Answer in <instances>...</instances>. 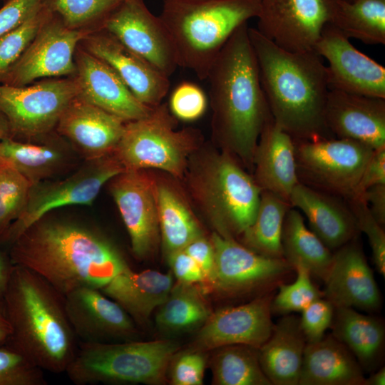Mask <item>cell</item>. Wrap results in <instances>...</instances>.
Listing matches in <instances>:
<instances>
[{"label":"cell","mask_w":385,"mask_h":385,"mask_svg":"<svg viewBox=\"0 0 385 385\" xmlns=\"http://www.w3.org/2000/svg\"><path fill=\"white\" fill-rule=\"evenodd\" d=\"M157 309L156 326L167 334L200 328L212 313L195 284L178 282Z\"/></svg>","instance_id":"cell-36"},{"label":"cell","mask_w":385,"mask_h":385,"mask_svg":"<svg viewBox=\"0 0 385 385\" xmlns=\"http://www.w3.org/2000/svg\"><path fill=\"white\" fill-rule=\"evenodd\" d=\"M11 245V263L37 274L62 296L80 287L101 289L130 268L117 247L96 228L48 215Z\"/></svg>","instance_id":"cell-1"},{"label":"cell","mask_w":385,"mask_h":385,"mask_svg":"<svg viewBox=\"0 0 385 385\" xmlns=\"http://www.w3.org/2000/svg\"><path fill=\"white\" fill-rule=\"evenodd\" d=\"M168 108L175 118L184 121L195 120L205 113L207 98L197 85L183 82L172 92Z\"/></svg>","instance_id":"cell-44"},{"label":"cell","mask_w":385,"mask_h":385,"mask_svg":"<svg viewBox=\"0 0 385 385\" xmlns=\"http://www.w3.org/2000/svg\"><path fill=\"white\" fill-rule=\"evenodd\" d=\"M376 221L385 224V184H379L368 188L362 197Z\"/></svg>","instance_id":"cell-51"},{"label":"cell","mask_w":385,"mask_h":385,"mask_svg":"<svg viewBox=\"0 0 385 385\" xmlns=\"http://www.w3.org/2000/svg\"><path fill=\"white\" fill-rule=\"evenodd\" d=\"M292 207L279 195L262 190L252 223L240 235L242 245L272 258H284L282 232L285 215Z\"/></svg>","instance_id":"cell-34"},{"label":"cell","mask_w":385,"mask_h":385,"mask_svg":"<svg viewBox=\"0 0 385 385\" xmlns=\"http://www.w3.org/2000/svg\"><path fill=\"white\" fill-rule=\"evenodd\" d=\"M355 217L359 232L367 236L372 259L378 272L385 276V232L372 215L366 202L362 198L346 200Z\"/></svg>","instance_id":"cell-43"},{"label":"cell","mask_w":385,"mask_h":385,"mask_svg":"<svg viewBox=\"0 0 385 385\" xmlns=\"http://www.w3.org/2000/svg\"><path fill=\"white\" fill-rule=\"evenodd\" d=\"M94 30L70 29L53 13L1 83L24 86L42 78L74 76L76 51Z\"/></svg>","instance_id":"cell-12"},{"label":"cell","mask_w":385,"mask_h":385,"mask_svg":"<svg viewBox=\"0 0 385 385\" xmlns=\"http://www.w3.org/2000/svg\"><path fill=\"white\" fill-rule=\"evenodd\" d=\"M330 0H261L256 29L292 52L314 50L330 21Z\"/></svg>","instance_id":"cell-15"},{"label":"cell","mask_w":385,"mask_h":385,"mask_svg":"<svg viewBox=\"0 0 385 385\" xmlns=\"http://www.w3.org/2000/svg\"><path fill=\"white\" fill-rule=\"evenodd\" d=\"M11 334L4 345L44 371L65 372L78 349L64 299L34 272L11 263L3 294Z\"/></svg>","instance_id":"cell-4"},{"label":"cell","mask_w":385,"mask_h":385,"mask_svg":"<svg viewBox=\"0 0 385 385\" xmlns=\"http://www.w3.org/2000/svg\"><path fill=\"white\" fill-rule=\"evenodd\" d=\"M284 258L294 268L302 265L312 277L324 281L330 268L333 252L310 230L296 208L287 211L282 227Z\"/></svg>","instance_id":"cell-32"},{"label":"cell","mask_w":385,"mask_h":385,"mask_svg":"<svg viewBox=\"0 0 385 385\" xmlns=\"http://www.w3.org/2000/svg\"><path fill=\"white\" fill-rule=\"evenodd\" d=\"M11 334V327L6 317L3 299L0 300V345H4Z\"/></svg>","instance_id":"cell-52"},{"label":"cell","mask_w":385,"mask_h":385,"mask_svg":"<svg viewBox=\"0 0 385 385\" xmlns=\"http://www.w3.org/2000/svg\"><path fill=\"white\" fill-rule=\"evenodd\" d=\"M294 142L299 182L345 200L353 197L374 150L346 138L294 139Z\"/></svg>","instance_id":"cell-9"},{"label":"cell","mask_w":385,"mask_h":385,"mask_svg":"<svg viewBox=\"0 0 385 385\" xmlns=\"http://www.w3.org/2000/svg\"><path fill=\"white\" fill-rule=\"evenodd\" d=\"M156 198L160 235L167 256L203 235L197 221L173 188L156 183Z\"/></svg>","instance_id":"cell-35"},{"label":"cell","mask_w":385,"mask_h":385,"mask_svg":"<svg viewBox=\"0 0 385 385\" xmlns=\"http://www.w3.org/2000/svg\"><path fill=\"white\" fill-rule=\"evenodd\" d=\"M248 32L274 123L294 139L334 138L324 118L329 88L323 58L314 50H284L255 28Z\"/></svg>","instance_id":"cell-3"},{"label":"cell","mask_w":385,"mask_h":385,"mask_svg":"<svg viewBox=\"0 0 385 385\" xmlns=\"http://www.w3.org/2000/svg\"><path fill=\"white\" fill-rule=\"evenodd\" d=\"M175 118L167 104L160 103L147 116L125 122L114 152L125 170L153 168L176 177L183 175L200 135L194 129L176 130Z\"/></svg>","instance_id":"cell-8"},{"label":"cell","mask_w":385,"mask_h":385,"mask_svg":"<svg viewBox=\"0 0 385 385\" xmlns=\"http://www.w3.org/2000/svg\"><path fill=\"white\" fill-rule=\"evenodd\" d=\"M379 184H385V148L374 150L351 198L361 197L368 188Z\"/></svg>","instance_id":"cell-49"},{"label":"cell","mask_w":385,"mask_h":385,"mask_svg":"<svg viewBox=\"0 0 385 385\" xmlns=\"http://www.w3.org/2000/svg\"><path fill=\"white\" fill-rule=\"evenodd\" d=\"M261 0H164L159 16L178 66L205 80L221 49L242 24L257 18Z\"/></svg>","instance_id":"cell-5"},{"label":"cell","mask_w":385,"mask_h":385,"mask_svg":"<svg viewBox=\"0 0 385 385\" xmlns=\"http://www.w3.org/2000/svg\"><path fill=\"white\" fill-rule=\"evenodd\" d=\"M361 366L332 334L307 343L298 385H365Z\"/></svg>","instance_id":"cell-28"},{"label":"cell","mask_w":385,"mask_h":385,"mask_svg":"<svg viewBox=\"0 0 385 385\" xmlns=\"http://www.w3.org/2000/svg\"><path fill=\"white\" fill-rule=\"evenodd\" d=\"M173 286L171 273L131 268L113 277L101 291L118 304L137 323L146 322L165 300Z\"/></svg>","instance_id":"cell-29"},{"label":"cell","mask_w":385,"mask_h":385,"mask_svg":"<svg viewBox=\"0 0 385 385\" xmlns=\"http://www.w3.org/2000/svg\"><path fill=\"white\" fill-rule=\"evenodd\" d=\"M68 322L80 342L111 343L112 339H131L135 322L101 289L80 287L63 296Z\"/></svg>","instance_id":"cell-20"},{"label":"cell","mask_w":385,"mask_h":385,"mask_svg":"<svg viewBox=\"0 0 385 385\" xmlns=\"http://www.w3.org/2000/svg\"><path fill=\"white\" fill-rule=\"evenodd\" d=\"M334 312L333 304L323 297L316 299L301 312L300 326L307 343L316 342L323 338L331 327Z\"/></svg>","instance_id":"cell-46"},{"label":"cell","mask_w":385,"mask_h":385,"mask_svg":"<svg viewBox=\"0 0 385 385\" xmlns=\"http://www.w3.org/2000/svg\"><path fill=\"white\" fill-rule=\"evenodd\" d=\"M314 50L327 61L329 90L385 98V68L354 47L327 23Z\"/></svg>","instance_id":"cell-16"},{"label":"cell","mask_w":385,"mask_h":385,"mask_svg":"<svg viewBox=\"0 0 385 385\" xmlns=\"http://www.w3.org/2000/svg\"><path fill=\"white\" fill-rule=\"evenodd\" d=\"M295 280L290 284L281 283L278 285V292L271 302L272 314L285 315L296 312H302L312 302L323 297L320 291L312 282V275L307 268L296 266Z\"/></svg>","instance_id":"cell-41"},{"label":"cell","mask_w":385,"mask_h":385,"mask_svg":"<svg viewBox=\"0 0 385 385\" xmlns=\"http://www.w3.org/2000/svg\"><path fill=\"white\" fill-rule=\"evenodd\" d=\"M323 282V298L334 307H351L368 313L377 312L381 307V293L359 236L335 250Z\"/></svg>","instance_id":"cell-19"},{"label":"cell","mask_w":385,"mask_h":385,"mask_svg":"<svg viewBox=\"0 0 385 385\" xmlns=\"http://www.w3.org/2000/svg\"><path fill=\"white\" fill-rule=\"evenodd\" d=\"M289 202L307 217L310 230L331 250H336L359 236L355 217L347 201L299 183Z\"/></svg>","instance_id":"cell-25"},{"label":"cell","mask_w":385,"mask_h":385,"mask_svg":"<svg viewBox=\"0 0 385 385\" xmlns=\"http://www.w3.org/2000/svg\"><path fill=\"white\" fill-rule=\"evenodd\" d=\"M385 384V367L381 366L377 370L371 373L368 378H365V385H384Z\"/></svg>","instance_id":"cell-53"},{"label":"cell","mask_w":385,"mask_h":385,"mask_svg":"<svg viewBox=\"0 0 385 385\" xmlns=\"http://www.w3.org/2000/svg\"><path fill=\"white\" fill-rule=\"evenodd\" d=\"M178 350L177 342L163 339L79 342L65 373L77 385L160 384L165 382L170 361Z\"/></svg>","instance_id":"cell-6"},{"label":"cell","mask_w":385,"mask_h":385,"mask_svg":"<svg viewBox=\"0 0 385 385\" xmlns=\"http://www.w3.org/2000/svg\"><path fill=\"white\" fill-rule=\"evenodd\" d=\"M248 29L246 22L235 31L206 79L215 138L224 151L253 168L260 135L272 117L260 83Z\"/></svg>","instance_id":"cell-2"},{"label":"cell","mask_w":385,"mask_h":385,"mask_svg":"<svg viewBox=\"0 0 385 385\" xmlns=\"http://www.w3.org/2000/svg\"><path fill=\"white\" fill-rule=\"evenodd\" d=\"M205 351L189 349L176 352L168 368L170 381L174 385H200L206 366Z\"/></svg>","instance_id":"cell-45"},{"label":"cell","mask_w":385,"mask_h":385,"mask_svg":"<svg viewBox=\"0 0 385 385\" xmlns=\"http://www.w3.org/2000/svg\"><path fill=\"white\" fill-rule=\"evenodd\" d=\"M183 250L197 264L205 282L210 284L215 267V251L211 240L201 235L187 245Z\"/></svg>","instance_id":"cell-50"},{"label":"cell","mask_w":385,"mask_h":385,"mask_svg":"<svg viewBox=\"0 0 385 385\" xmlns=\"http://www.w3.org/2000/svg\"><path fill=\"white\" fill-rule=\"evenodd\" d=\"M78 94L74 77L24 86L0 83V112L9 123L11 138L29 141L54 130L64 110Z\"/></svg>","instance_id":"cell-11"},{"label":"cell","mask_w":385,"mask_h":385,"mask_svg":"<svg viewBox=\"0 0 385 385\" xmlns=\"http://www.w3.org/2000/svg\"><path fill=\"white\" fill-rule=\"evenodd\" d=\"M80 46L109 66L144 105L154 108L168 93L170 78L158 71L115 37L101 29L90 33Z\"/></svg>","instance_id":"cell-21"},{"label":"cell","mask_w":385,"mask_h":385,"mask_svg":"<svg viewBox=\"0 0 385 385\" xmlns=\"http://www.w3.org/2000/svg\"><path fill=\"white\" fill-rule=\"evenodd\" d=\"M101 29L168 78L178 66L166 27L160 16L149 10L144 0H123Z\"/></svg>","instance_id":"cell-13"},{"label":"cell","mask_w":385,"mask_h":385,"mask_svg":"<svg viewBox=\"0 0 385 385\" xmlns=\"http://www.w3.org/2000/svg\"><path fill=\"white\" fill-rule=\"evenodd\" d=\"M125 124L78 96L64 110L56 129L86 160H93L114 153Z\"/></svg>","instance_id":"cell-24"},{"label":"cell","mask_w":385,"mask_h":385,"mask_svg":"<svg viewBox=\"0 0 385 385\" xmlns=\"http://www.w3.org/2000/svg\"><path fill=\"white\" fill-rule=\"evenodd\" d=\"M332 334L355 356L364 372L382 366L385 327L382 319L363 314L351 307H334Z\"/></svg>","instance_id":"cell-30"},{"label":"cell","mask_w":385,"mask_h":385,"mask_svg":"<svg viewBox=\"0 0 385 385\" xmlns=\"http://www.w3.org/2000/svg\"><path fill=\"white\" fill-rule=\"evenodd\" d=\"M330 21L348 38L385 44V0H330Z\"/></svg>","instance_id":"cell-33"},{"label":"cell","mask_w":385,"mask_h":385,"mask_svg":"<svg viewBox=\"0 0 385 385\" xmlns=\"http://www.w3.org/2000/svg\"><path fill=\"white\" fill-rule=\"evenodd\" d=\"M9 137L11 138L9 123L3 114L0 112V142Z\"/></svg>","instance_id":"cell-55"},{"label":"cell","mask_w":385,"mask_h":385,"mask_svg":"<svg viewBox=\"0 0 385 385\" xmlns=\"http://www.w3.org/2000/svg\"><path fill=\"white\" fill-rule=\"evenodd\" d=\"M109 189L128 232L132 252L144 259L160 237L156 183L144 170H124L112 178Z\"/></svg>","instance_id":"cell-17"},{"label":"cell","mask_w":385,"mask_h":385,"mask_svg":"<svg viewBox=\"0 0 385 385\" xmlns=\"http://www.w3.org/2000/svg\"><path fill=\"white\" fill-rule=\"evenodd\" d=\"M273 297V292H269L248 303L212 312L200 328L190 349L206 351L232 344L259 349L270 337L273 329L271 317Z\"/></svg>","instance_id":"cell-18"},{"label":"cell","mask_w":385,"mask_h":385,"mask_svg":"<svg viewBox=\"0 0 385 385\" xmlns=\"http://www.w3.org/2000/svg\"><path fill=\"white\" fill-rule=\"evenodd\" d=\"M74 78L78 96L125 122L147 116L153 108L140 102L115 72L80 44L75 53Z\"/></svg>","instance_id":"cell-22"},{"label":"cell","mask_w":385,"mask_h":385,"mask_svg":"<svg viewBox=\"0 0 385 385\" xmlns=\"http://www.w3.org/2000/svg\"><path fill=\"white\" fill-rule=\"evenodd\" d=\"M293 138L273 118L265 125L255 151L254 180L262 190L273 192L289 202L299 183L297 174Z\"/></svg>","instance_id":"cell-26"},{"label":"cell","mask_w":385,"mask_h":385,"mask_svg":"<svg viewBox=\"0 0 385 385\" xmlns=\"http://www.w3.org/2000/svg\"><path fill=\"white\" fill-rule=\"evenodd\" d=\"M167 257L178 282L197 284L205 282L204 274L197 264L183 250L174 252Z\"/></svg>","instance_id":"cell-48"},{"label":"cell","mask_w":385,"mask_h":385,"mask_svg":"<svg viewBox=\"0 0 385 385\" xmlns=\"http://www.w3.org/2000/svg\"><path fill=\"white\" fill-rule=\"evenodd\" d=\"M193 186L220 235L234 238L254 221L262 190L230 153L212 155Z\"/></svg>","instance_id":"cell-7"},{"label":"cell","mask_w":385,"mask_h":385,"mask_svg":"<svg viewBox=\"0 0 385 385\" xmlns=\"http://www.w3.org/2000/svg\"><path fill=\"white\" fill-rule=\"evenodd\" d=\"M31 186L17 170L0 162V242L21 215Z\"/></svg>","instance_id":"cell-40"},{"label":"cell","mask_w":385,"mask_h":385,"mask_svg":"<svg viewBox=\"0 0 385 385\" xmlns=\"http://www.w3.org/2000/svg\"><path fill=\"white\" fill-rule=\"evenodd\" d=\"M10 265H8V264L6 262L0 251V300L3 299V294L6 287Z\"/></svg>","instance_id":"cell-54"},{"label":"cell","mask_w":385,"mask_h":385,"mask_svg":"<svg viewBox=\"0 0 385 385\" xmlns=\"http://www.w3.org/2000/svg\"><path fill=\"white\" fill-rule=\"evenodd\" d=\"M124 168L114 153L86 160L68 178L31 185L25 206L1 242L12 243L26 230L51 210L67 205H91L103 186Z\"/></svg>","instance_id":"cell-10"},{"label":"cell","mask_w":385,"mask_h":385,"mask_svg":"<svg viewBox=\"0 0 385 385\" xmlns=\"http://www.w3.org/2000/svg\"><path fill=\"white\" fill-rule=\"evenodd\" d=\"M44 371L21 354L0 346V385H46Z\"/></svg>","instance_id":"cell-42"},{"label":"cell","mask_w":385,"mask_h":385,"mask_svg":"<svg viewBox=\"0 0 385 385\" xmlns=\"http://www.w3.org/2000/svg\"><path fill=\"white\" fill-rule=\"evenodd\" d=\"M307 341L299 317L283 315L258 349L262 369L272 385H298Z\"/></svg>","instance_id":"cell-27"},{"label":"cell","mask_w":385,"mask_h":385,"mask_svg":"<svg viewBox=\"0 0 385 385\" xmlns=\"http://www.w3.org/2000/svg\"><path fill=\"white\" fill-rule=\"evenodd\" d=\"M44 0H7L0 8V37L17 27L42 5Z\"/></svg>","instance_id":"cell-47"},{"label":"cell","mask_w":385,"mask_h":385,"mask_svg":"<svg viewBox=\"0 0 385 385\" xmlns=\"http://www.w3.org/2000/svg\"><path fill=\"white\" fill-rule=\"evenodd\" d=\"M71 151L57 143H36L6 138L0 142V162L25 177L31 185L46 180L71 163Z\"/></svg>","instance_id":"cell-31"},{"label":"cell","mask_w":385,"mask_h":385,"mask_svg":"<svg viewBox=\"0 0 385 385\" xmlns=\"http://www.w3.org/2000/svg\"><path fill=\"white\" fill-rule=\"evenodd\" d=\"M324 118L334 138L353 140L374 150L385 148V98L331 89Z\"/></svg>","instance_id":"cell-23"},{"label":"cell","mask_w":385,"mask_h":385,"mask_svg":"<svg viewBox=\"0 0 385 385\" xmlns=\"http://www.w3.org/2000/svg\"><path fill=\"white\" fill-rule=\"evenodd\" d=\"M53 14L44 0L32 16L0 37V83Z\"/></svg>","instance_id":"cell-39"},{"label":"cell","mask_w":385,"mask_h":385,"mask_svg":"<svg viewBox=\"0 0 385 385\" xmlns=\"http://www.w3.org/2000/svg\"><path fill=\"white\" fill-rule=\"evenodd\" d=\"M123 0H45L51 10L72 29L90 25L100 29L106 19Z\"/></svg>","instance_id":"cell-38"},{"label":"cell","mask_w":385,"mask_h":385,"mask_svg":"<svg viewBox=\"0 0 385 385\" xmlns=\"http://www.w3.org/2000/svg\"><path fill=\"white\" fill-rule=\"evenodd\" d=\"M215 267L210 282L215 289L230 294L258 288H273L292 271L284 258L259 255L234 238L213 232Z\"/></svg>","instance_id":"cell-14"},{"label":"cell","mask_w":385,"mask_h":385,"mask_svg":"<svg viewBox=\"0 0 385 385\" xmlns=\"http://www.w3.org/2000/svg\"><path fill=\"white\" fill-rule=\"evenodd\" d=\"M347 1H349V0H347Z\"/></svg>","instance_id":"cell-56"},{"label":"cell","mask_w":385,"mask_h":385,"mask_svg":"<svg viewBox=\"0 0 385 385\" xmlns=\"http://www.w3.org/2000/svg\"><path fill=\"white\" fill-rule=\"evenodd\" d=\"M211 359L215 385H272L263 372L258 349L232 344L215 349Z\"/></svg>","instance_id":"cell-37"}]
</instances>
